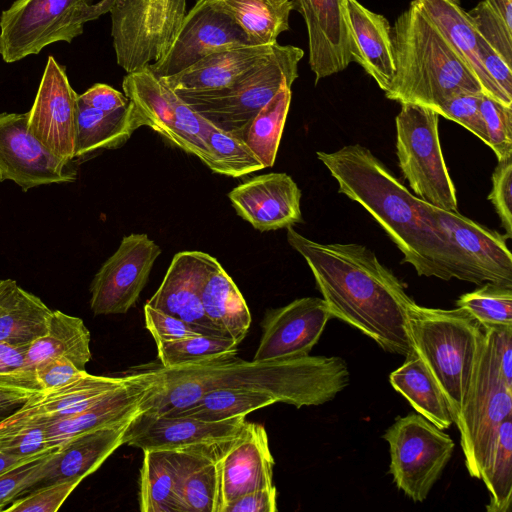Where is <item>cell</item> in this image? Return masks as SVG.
Listing matches in <instances>:
<instances>
[{
	"label": "cell",
	"mask_w": 512,
	"mask_h": 512,
	"mask_svg": "<svg viewBox=\"0 0 512 512\" xmlns=\"http://www.w3.org/2000/svg\"><path fill=\"white\" fill-rule=\"evenodd\" d=\"M316 155L337 181L339 193L376 220L419 276L485 282L431 215L429 203L413 195L368 148L352 144Z\"/></svg>",
	"instance_id": "1"
},
{
	"label": "cell",
	"mask_w": 512,
	"mask_h": 512,
	"mask_svg": "<svg viewBox=\"0 0 512 512\" xmlns=\"http://www.w3.org/2000/svg\"><path fill=\"white\" fill-rule=\"evenodd\" d=\"M288 244L306 261L332 317L372 338L384 351L416 354L408 330L414 302L405 286L369 248L319 243L287 228Z\"/></svg>",
	"instance_id": "2"
},
{
	"label": "cell",
	"mask_w": 512,
	"mask_h": 512,
	"mask_svg": "<svg viewBox=\"0 0 512 512\" xmlns=\"http://www.w3.org/2000/svg\"><path fill=\"white\" fill-rule=\"evenodd\" d=\"M153 384L140 409L150 415H172L213 389L262 392L276 402L301 408L332 400L348 384L349 370L337 356L245 361L229 359L204 365L149 370Z\"/></svg>",
	"instance_id": "3"
},
{
	"label": "cell",
	"mask_w": 512,
	"mask_h": 512,
	"mask_svg": "<svg viewBox=\"0 0 512 512\" xmlns=\"http://www.w3.org/2000/svg\"><path fill=\"white\" fill-rule=\"evenodd\" d=\"M391 40L395 73L384 92L386 98L436 111L456 92H482L468 67L413 1L391 27Z\"/></svg>",
	"instance_id": "4"
},
{
	"label": "cell",
	"mask_w": 512,
	"mask_h": 512,
	"mask_svg": "<svg viewBox=\"0 0 512 512\" xmlns=\"http://www.w3.org/2000/svg\"><path fill=\"white\" fill-rule=\"evenodd\" d=\"M408 330L416 354L442 390L456 424L475 370L484 328L461 308H408Z\"/></svg>",
	"instance_id": "5"
},
{
	"label": "cell",
	"mask_w": 512,
	"mask_h": 512,
	"mask_svg": "<svg viewBox=\"0 0 512 512\" xmlns=\"http://www.w3.org/2000/svg\"><path fill=\"white\" fill-rule=\"evenodd\" d=\"M304 51L276 43L259 65L232 85L207 91H175L215 127L239 138L257 113L283 87H292Z\"/></svg>",
	"instance_id": "6"
},
{
	"label": "cell",
	"mask_w": 512,
	"mask_h": 512,
	"mask_svg": "<svg viewBox=\"0 0 512 512\" xmlns=\"http://www.w3.org/2000/svg\"><path fill=\"white\" fill-rule=\"evenodd\" d=\"M484 328V327H483ZM512 416V388L500 371L491 328L484 337L456 426L465 465L471 477L480 479L492 456L501 423Z\"/></svg>",
	"instance_id": "7"
},
{
	"label": "cell",
	"mask_w": 512,
	"mask_h": 512,
	"mask_svg": "<svg viewBox=\"0 0 512 512\" xmlns=\"http://www.w3.org/2000/svg\"><path fill=\"white\" fill-rule=\"evenodd\" d=\"M116 0H16L0 17V55L7 63L72 42L84 25L110 12Z\"/></svg>",
	"instance_id": "8"
},
{
	"label": "cell",
	"mask_w": 512,
	"mask_h": 512,
	"mask_svg": "<svg viewBox=\"0 0 512 512\" xmlns=\"http://www.w3.org/2000/svg\"><path fill=\"white\" fill-rule=\"evenodd\" d=\"M439 114L431 108L401 103L395 118L399 168L417 197L443 210H458L455 185L439 138Z\"/></svg>",
	"instance_id": "9"
},
{
	"label": "cell",
	"mask_w": 512,
	"mask_h": 512,
	"mask_svg": "<svg viewBox=\"0 0 512 512\" xmlns=\"http://www.w3.org/2000/svg\"><path fill=\"white\" fill-rule=\"evenodd\" d=\"M186 13V0H116L110 14L117 64L128 74L162 59Z\"/></svg>",
	"instance_id": "10"
},
{
	"label": "cell",
	"mask_w": 512,
	"mask_h": 512,
	"mask_svg": "<svg viewBox=\"0 0 512 512\" xmlns=\"http://www.w3.org/2000/svg\"><path fill=\"white\" fill-rule=\"evenodd\" d=\"M383 438L394 483L414 502H423L451 459L454 441L418 413L398 417Z\"/></svg>",
	"instance_id": "11"
},
{
	"label": "cell",
	"mask_w": 512,
	"mask_h": 512,
	"mask_svg": "<svg viewBox=\"0 0 512 512\" xmlns=\"http://www.w3.org/2000/svg\"><path fill=\"white\" fill-rule=\"evenodd\" d=\"M122 88L143 115L146 126L208 167L207 120L148 68L126 74Z\"/></svg>",
	"instance_id": "12"
},
{
	"label": "cell",
	"mask_w": 512,
	"mask_h": 512,
	"mask_svg": "<svg viewBox=\"0 0 512 512\" xmlns=\"http://www.w3.org/2000/svg\"><path fill=\"white\" fill-rule=\"evenodd\" d=\"M161 248L148 235L124 236L118 249L95 274L90 307L95 315L123 314L144 289Z\"/></svg>",
	"instance_id": "13"
},
{
	"label": "cell",
	"mask_w": 512,
	"mask_h": 512,
	"mask_svg": "<svg viewBox=\"0 0 512 512\" xmlns=\"http://www.w3.org/2000/svg\"><path fill=\"white\" fill-rule=\"evenodd\" d=\"M77 178L74 160L54 155L27 128V113H0V181L23 191Z\"/></svg>",
	"instance_id": "14"
},
{
	"label": "cell",
	"mask_w": 512,
	"mask_h": 512,
	"mask_svg": "<svg viewBox=\"0 0 512 512\" xmlns=\"http://www.w3.org/2000/svg\"><path fill=\"white\" fill-rule=\"evenodd\" d=\"M245 416L207 422L190 416L150 415L139 412L127 425L124 444L143 451H223L243 431Z\"/></svg>",
	"instance_id": "15"
},
{
	"label": "cell",
	"mask_w": 512,
	"mask_h": 512,
	"mask_svg": "<svg viewBox=\"0 0 512 512\" xmlns=\"http://www.w3.org/2000/svg\"><path fill=\"white\" fill-rule=\"evenodd\" d=\"M251 45L248 35L230 16L198 0L186 13L169 52L147 68L158 78L168 77L210 54Z\"/></svg>",
	"instance_id": "16"
},
{
	"label": "cell",
	"mask_w": 512,
	"mask_h": 512,
	"mask_svg": "<svg viewBox=\"0 0 512 512\" xmlns=\"http://www.w3.org/2000/svg\"><path fill=\"white\" fill-rule=\"evenodd\" d=\"M78 94L65 69L50 56L27 113V128L54 155L75 160Z\"/></svg>",
	"instance_id": "17"
},
{
	"label": "cell",
	"mask_w": 512,
	"mask_h": 512,
	"mask_svg": "<svg viewBox=\"0 0 512 512\" xmlns=\"http://www.w3.org/2000/svg\"><path fill=\"white\" fill-rule=\"evenodd\" d=\"M333 318L323 298L303 297L266 312L254 361L309 355Z\"/></svg>",
	"instance_id": "18"
},
{
	"label": "cell",
	"mask_w": 512,
	"mask_h": 512,
	"mask_svg": "<svg viewBox=\"0 0 512 512\" xmlns=\"http://www.w3.org/2000/svg\"><path fill=\"white\" fill-rule=\"evenodd\" d=\"M217 262L201 251L176 253L146 304L184 320L204 335L228 337L206 316L201 302L203 282Z\"/></svg>",
	"instance_id": "19"
},
{
	"label": "cell",
	"mask_w": 512,
	"mask_h": 512,
	"mask_svg": "<svg viewBox=\"0 0 512 512\" xmlns=\"http://www.w3.org/2000/svg\"><path fill=\"white\" fill-rule=\"evenodd\" d=\"M133 376L134 374L122 377L98 376L86 372L79 379L65 385L40 390L0 421V432L48 426L79 413L128 383Z\"/></svg>",
	"instance_id": "20"
},
{
	"label": "cell",
	"mask_w": 512,
	"mask_h": 512,
	"mask_svg": "<svg viewBox=\"0 0 512 512\" xmlns=\"http://www.w3.org/2000/svg\"><path fill=\"white\" fill-rule=\"evenodd\" d=\"M273 466L265 427L247 421L241 434L216 459L217 512L240 495L273 486Z\"/></svg>",
	"instance_id": "21"
},
{
	"label": "cell",
	"mask_w": 512,
	"mask_h": 512,
	"mask_svg": "<svg viewBox=\"0 0 512 512\" xmlns=\"http://www.w3.org/2000/svg\"><path fill=\"white\" fill-rule=\"evenodd\" d=\"M228 198L237 214L259 231L302 222L301 191L286 173L255 176L232 189Z\"/></svg>",
	"instance_id": "22"
},
{
	"label": "cell",
	"mask_w": 512,
	"mask_h": 512,
	"mask_svg": "<svg viewBox=\"0 0 512 512\" xmlns=\"http://www.w3.org/2000/svg\"><path fill=\"white\" fill-rule=\"evenodd\" d=\"M143 452L139 491L141 512H183L180 493L185 478L194 469L217 459L222 453L169 449Z\"/></svg>",
	"instance_id": "23"
},
{
	"label": "cell",
	"mask_w": 512,
	"mask_h": 512,
	"mask_svg": "<svg viewBox=\"0 0 512 512\" xmlns=\"http://www.w3.org/2000/svg\"><path fill=\"white\" fill-rule=\"evenodd\" d=\"M308 33L309 64L320 79L343 71L351 62L344 0H292Z\"/></svg>",
	"instance_id": "24"
},
{
	"label": "cell",
	"mask_w": 512,
	"mask_h": 512,
	"mask_svg": "<svg viewBox=\"0 0 512 512\" xmlns=\"http://www.w3.org/2000/svg\"><path fill=\"white\" fill-rule=\"evenodd\" d=\"M431 215L449 239L471 260L485 282L512 286V254L507 238L499 232L463 216L429 204Z\"/></svg>",
	"instance_id": "25"
},
{
	"label": "cell",
	"mask_w": 512,
	"mask_h": 512,
	"mask_svg": "<svg viewBox=\"0 0 512 512\" xmlns=\"http://www.w3.org/2000/svg\"><path fill=\"white\" fill-rule=\"evenodd\" d=\"M350 60L360 65L384 92L395 73L391 26L357 0H344Z\"/></svg>",
	"instance_id": "26"
},
{
	"label": "cell",
	"mask_w": 512,
	"mask_h": 512,
	"mask_svg": "<svg viewBox=\"0 0 512 512\" xmlns=\"http://www.w3.org/2000/svg\"><path fill=\"white\" fill-rule=\"evenodd\" d=\"M478 81L483 94L512 107L509 101L487 74L480 54V35L460 0H412Z\"/></svg>",
	"instance_id": "27"
},
{
	"label": "cell",
	"mask_w": 512,
	"mask_h": 512,
	"mask_svg": "<svg viewBox=\"0 0 512 512\" xmlns=\"http://www.w3.org/2000/svg\"><path fill=\"white\" fill-rule=\"evenodd\" d=\"M128 423L100 428L63 443L46 457L43 477L35 488L65 480L82 481L95 472L124 444Z\"/></svg>",
	"instance_id": "28"
},
{
	"label": "cell",
	"mask_w": 512,
	"mask_h": 512,
	"mask_svg": "<svg viewBox=\"0 0 512 512\" xmlns=\"http://www.w3.org/2000/svg\"><path fill=\"white\" fill-rule=\"evenodd\" d=\"M275 44L251 45L216 52L177 74L161 79L174 91L222 89L259 65L272 52Z\"/></svg>",
	"instance_id": "29"
},
{
	"label": "cell",
	"mask_w": 512,
	"mask_h": 512,
	"mask_svg": "<svg viewBox=\"0 0 512 512\" xmlns=\"http://www.w3.org/2000/svg\"><path fill=\"white\" fill-rule=\"evenodd\" d=\"M53 310L39 297L21 288L14 280L0 285V342L28 347L43 336Z\"/></svg>",
	"instance_id": "30"
},
{
	"label": "cell",
	"mask_w": 512,
	"mask_h": 512,
	"mask_svg": "<svg viewBox=\"0 0 512 512\" xmlns=\"http://www.w3.org/2000/svg\"><path fill=\"white\" fill-rule=\"evenodd\" d=\"M142 126L146 121L132 101L122 109L104 112L78 99L75 159L97 150L118 148Z\"/></svg>",
	"instance_id": "31"
},
{
	"label": "cell",
	"mask_w": 512,
	"mask_h": 512,
	"mask_svg": "<svg viewBox=\"0 0 512 512\" xmlns=\"http://www.w3.org/2000/svg\"><path fill=\"white\" fill-rule=\"evenodd\" d=\"M91 356L90 332L83 320L60 310L53 311L46 333L25 350V361L33 368L49 359L65 358L86 371Z\"/></svg>",
	"instance_id": "32"
},
{
	"label": "cell",
	"mask_w": 512,
	"mask_h": 512,
	"mask_svg": "<svg viewBox=\"0 0 512 512\" xmlns=\"http://www.w3.org/2000/svg\"><path fill=\"white\" fill-rule=\"evenodd\" d=\"M201 302L206 316L239 345L252 318L243 295L219 262L203 282Z\"/></svg>",
	"instance_id": "33"
},
{
	"label": "cell",
	"mask_w": 512,
	"mask_h": 512,
	"mask_svg": "<svg viewBox=\"0 0 512 512\" xmlns=\"http://www.w3.org/2000/svg\"><path fill=\"white\" fill-rule=\"evenodd\" d=\"M389 381L418 414L435 426L443 430L453 424L442 390L417 354L407 356L405 362L390 374Z\"/></svg>",
	"instance_id": "34"
},
{
	"label": "cell",
	"mask_w": 512,
	"mask_h": 512,
	"mask_svg": "<svg viewBox=\"0 0 512 512\" xmlns=\"http://www.w3.org/2000/svg\"><path fill=\"white\" fill-rule=\"evenodd\" d=\"M230 16L254 45H273L289 30L292 0H204Z\"/></svg>",
	"instance_id": "35"
},
{
	"label": "cell",
	"mask_w": 512,
	"mask_h": 512,
	"mask_svg": "<svg viewBox=\"0 0 512 512\" xmlns=\"http://www.w3.org/2000/svg\"><path fill=\"white\" fill-rule=\"evenodd\" d=\"M291 87L283 86L245 128L241 139L264 168L275 163L291 103Z\"/></svg>",
	"instance_id": "36"
},
{
	"label": "cell",
	"mask_w": 512,
	"mask_h": 512,
	"mask_svg": "<svg viewBox=\"0 0 512 512\" xmlns=\"http://www.w3.org/2000/svg\"><path fill=\"white\" fill-rule=\"evenodd\" d=\"M277 403L271 395L242 389H213L195 403L171 416H190L202 421L218 422L245 416L255 410Z\"/></svg>",
	"instance_id": "37"
},
{
	"label": "cell",
	"mask_w": 512,
	"mask_h": 512,
	"mask_svg": "<svg viewBox=\"0 0 512 512\" xmlns=\"http://www.w3.org/2000/svg\"><path fill=\"white\" fill-rule=\"evenodd\" d=\"M155 344L161 366L167 368L225 361L235 358L238 351L231 338L204 334Z\"/></svg>",
	"instance_id": "38"
},
{
	"label": "cell",
	"mask_w": 512,
	"mask_h": 512,
	"mask_svg": "<svg viewBox=\"0 0 512 512\" xmlns=\"http://www.w3.org/2000/svg\"><path fill=\"white\" fill-rule=\"evenodd\" d=\"M480 479L489 492L488 512H508L512 503V416L500 425L489 463Z\"/></svg>",
	"instance_id": "39"
},
{
	"label": "cell",
	"mask_w": 512,
	"mask_h": 512,
	"mask_svg": "<svg viewBox=\"0 0 512 512\" xmlns=\"http://www.w3.org/2000/svg\"><path fill=\"white\" fill-rule=\"evenodd\" d=\"M207 145L210 152L208 168L214 173L241 177L264 169L261 161L241 138L211 123Z\"/></svg>",
	"instance_id": "40"
},
{
	"label": "cell",
	"mask_w": 512,
	"mask_h": 512,
	"mask_svg": "<svg viewBox=\"0 0 512 512\" xmlns=\"http://www.w3.org/2000/svg\"><path fill=\"white\" fill-rule=\"evenodd\" d=\"M456 305L484 328L512 325V286L486 282L462 294Z\"/></svg>",
	"instance_id": "41"
},
{
	"label": "cell",
	"mask_w": 512,
	"mask_h": 512,
	"mask_svg": "<svg viewBox=\"0 0 512 512\" xmlns=\"http://www.w3.org/2000/svg\"><path fill=\"white\" fill-rule=\"evenodd\" d=\"M477 33L512 64V0H483L467 12Z\"/></svg>",
	"instance_id": "42"
},
{
	"label": "cell",
	"mask_w": 512,
	"mask_h": 512,
	"mask_svg": "<svg viewBox=\"0 0 512 512\" xmlns=\"http://www.w3.org/2000/svg\"><path fill=\"white\" fill-rule=\"evenodd\" d=\"M183 512H217L216 459L190 472L181 487Z\"/></svg>",
	"instance_id": "43"
},
{
	"label": "cell",
	"mask_w": 512,
	"mask_h": 512,
	"mask_svg": "<svg viewBox=\"0 0 512 512\" xmlns=\"http://www.w3.org/2000/svg\"><path fill=\"white\" fill-rule=\"evenodd\" d=\"M480 112L488 137L487 145L498 161L512 156V107L482 94Z\"/></svg>",
	"instance_id": "44"
},
{
	"label": "cell",
	"mask_w": 512,
	"mask_h": 512,
	"mask_svg": "<svg viewBox=\"0 0 512 512\" xmlns=\"http://www.w3.org/2000/svg\"><path fill=\"white\" fill-rule=\"evenodd\" d=\"M26 348L0 342V389L32 394L41 390L35 369L25 361Z\"/></svg>",
	"instance_id": "45"
},
{
	"label": "cell",
	"mask_w": 512,
	"mask_h": 512,
	"mask_svg": "<svg viewBox=\"0 0 512 512\" xmlns=\"http://www.w3.org/2000/svg\"><path fill=\"white\" fill-rule=\"evenodd\" d=\"M482 92L462 90L446 99L436 110L439 116L454 121L476 135L485 144L488 137L480 112Z\"/></svg>",
	"instance_id": "46"
},
{
	"label": "cell",
	"mask_w": 512,
	"mask_h": 512,
	"mask_svg": "<svg viewBox=\"0 0 512 512\" xmlns=\"http://www.w3.org/2000/svg\"><path fill=\"white\" fill-rule=\"evenodd\" d=\"M80 482V480H65L35 488L29 494L14 500L4 511L55 512Z\"/></svg>",
	"instance_id": "47"
},
{
	"label": "cell",
	"mask_w": 512,
	"mask_h": 512,
	"mask_svg": "<svg viewBox=\"0 0 512 512\" xmlns=\"http://www.w3.org/2000/svg\"><path fill=\"white\" fill-rule=\"evenodd\" d=\"M57 449L51 446L45 426L0 432V452L7 455L44 458Z\"/></svg>",
	"instance_id": "48"
},
{
	"label": "cell",
	"mask_w": 512,
	"mask_h": 512,
	"mask_svg": "<svg viewBox=\"0 0 512 512\" xmlns=\"http://www.w3.org/2000/svg\"><path fill=\"white\" fill-rule=\"evenodd\" d=\"M46 457L0 475V511L38 485L44 474Z\"/></svg>",
	"instance_id": "49"
},
{
	"label": "cell",
	"mask_w": 512,
	"mask_h": 512,
	"mask_svg": "<svg viewBox=\"0 0 512 512\" xmlns=\"http://www.w3.org/2000/svg\"><path fill=\"white\" fill-rule=\"evenodd\" d=\"M488 199L494 206L505 230L512 238V156L499 160L492 174V189Z\"/></svg>",
	"instance_id": "50"
},
{
	"label": "cell",
	"mask_w": 512,
	"mask_h": 512,
	"mask_svg": "<svg viewBox=\"0 0 512 512\" xmlns=\"http://www.w3.org/2000/svg\"><path fill=\"white\" fill-rule=\"evenodd\" d=\"M144 318L154 341H173L202 334L184 320L147 304L144 306Z\"/></svg>",
	"instance_id": "51"
},
{
	"label": "cell",
	"mask_w": 512,
	"mask_h": 512,
	"mask_svg": "<svg viewBox=\"0 0 512 512\" xmlns=\"http://www.w3.org/2000/svg\"><path fill=\"white\" fill-rule=\"evenodd\" d=\"M34 369L41 390L65 385L79 379L87 372L80 370L65 358H53L40 362Z\"/></svg>",
	"instance_id": "52"
},
{
	"label": "cell",
	"mask_w": 512,
	"mask_h": 512,
	"mask_svg": "<svg viewBox=\"0 0 512 512\" xmlns=\"http://www.w3.org/2000/svg\"><path fill=\"white\" fill-rule=\"evenodd\" d=\"M480 54L483 66L504 96L512 102V69L503 58L480 36Z\"/></svg>",
	"instance_id": "53"
},
{
	"label": "cell",
	"mask_w": 512,
	"mask_h": 512,
	"mask_svg": "<svg viewBox=\"0 0 512 512\" xmlns=\"http://www.w3.org/2000/svg\"><path fill=\"white\" fill-rule=\"evenodd\" d=\"M277 490L275 485L259 488L232 500L222 512H276Z\"/></svg>",
	"instance_id": "54"
},
{
	"label": "cell",
	"mask_w": 512,
	"mask_h": 512,
	"mask_svg": "<svg viewBox=\"0 0 512 512\" xmlns=\"http://www.w3.org/2000/svg\"><path fill=\"white\" fill-rule=\"evenodd\" d=\"M78 99L87 106L104 112H113L128 106L130 100L125 94L113 87L97 83L78 95Z\"/></svg>",
	"instance_id": "55"
},
{
	"label": "cell",
	"mask_w": 512,
	"mask_h": 512,
	"mask_svg": "<svg viewBox=\"0 0 512 512\" xmlns=\"http://www.w3.org/2000/svg\"><path fill=\"white\" fill-rule=\"evenodd\" d=\"M489 328L493 333L500 371L508 386L512 388V325Z\"/></svg>",
	"instance_id": "56"
},
{
	"label": "cell",
	"mask_w": 512,
	"mask_h": 512,
	"mask_svg": "<svg viewBox=\"0 0 512 512\" xmlns=\"http://www.w3.org/2000/svg\"><path fill=\"white\" fill-rule=\"evenodd\" d=\"M31 395L32 393L0 389V413L22 405Z\"/></svg>",
	"instance_id": "57"
},
{
	"label": "cell",
	"mask_w": 512,
	"mask_h": 512,
	"mask_svg": "<svg viewBox=\"0 0 512 512\" xmlns=\"http://www.w3.org/2000/svg\"><path fill=\"white\" fill-rule=\"evenodd\" d=\"M42 458L37 457H18V456H12L7 455L0 452V475L12 470L14 468L23 466L25 464H28L30 462H34L37 460H40Z\"/></svg>",
	"instance_id": "58"
},
{
	"label": "cell",
	"mask_w": 512,
	"mask_h": 512,
	"mask_svg": "<svg viewBox=\"0 0 512 512\" xmlns=\"http://www.w3.org/2000/svg\"><path fill=\"white\" fill-rule=\"evenodd\" d=\"M1 282H2V280H0V285H1Z\"/></svg>",
	"instance_id": "59"
}]
</instances>
